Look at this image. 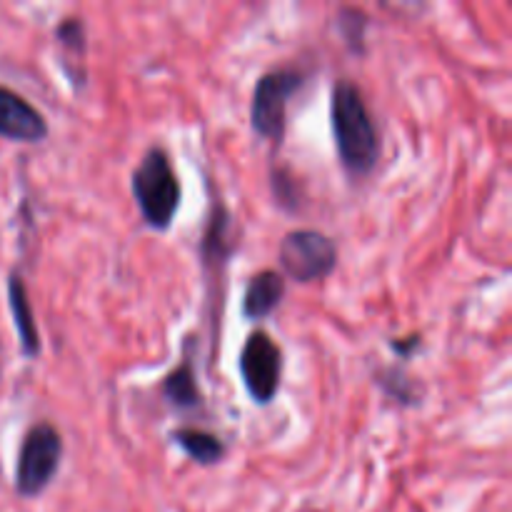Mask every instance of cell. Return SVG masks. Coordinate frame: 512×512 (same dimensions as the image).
Returning a JSON list of instances; mask_svg holds the SVG:
<instances>
[{
	"label": "cell",
	"mask_w": 512,
	"mask_h": 512,
	"mask_svg": "<svg viewBox=\"0 0 512 512\" xmlns=\"http://www.w3.org/2000/svg\"><path fill=\"white\" fill-rule=\"evenodd\" d=\"M330 120H333L335 148L345 170L355 178L368 175L378 163L380 140L358 85L350 80H340L335 85L330 98Z\"/></svg>",
	"instance_id": "1"
},
{
	"label": "cell",
	"mask_w": 512,
	"mask_h": 512,
	"mask_svg": "<svg viewBox=\"0 0 512 512\" xmlns=\"http://www.w3.org/2000/svg\"><path fill=\"white\" fill-rule=\"evenodd\" d=\"M135 203L153 230H168L178 215L183 188L163 148H150L130 178Z\"/></svg>",
	"instance_id": "2"
},
{
	"label": "cell",
	"mask_w": 512,
	"mask_h": 512,
	"mask_svg": "<svg viewBox=\"0 0 512 512\" xmlns=\"http://www.w3.org/2000/svg\"><path fill=\"white\" fill-rule=\"evenodd\" d=\"M63 460V440L50 423H38L28 430L18 453L15 488L23 498L43 493L58 475Z\"/></svg>",
	"instance_id": "3"
},
{
	"label": "cell",
	"mask_w": 512,
	"mask_h": 512,
	"mask_svg": "<svg viewBox=\"0 0 512 512\" xmlns=\"http://www.w3.org/2000/svg\"><path fill=\"white\" fill-rule=\"evenodd\" d=\"M303 85V75L293 68H278L258 80L250 105V123L263 138L280 143L288 120V100Z\"/></svg>",
	"instance_id": "4"
},
{
	"label": "cell",
	"mask_w": 512,
	"mask_h": 512,
	"mask_svg": "<svg viewBox=\"0 0 512 512\" xmlns=\"http://www.w3.org/2000/svg\"><path fill=\"white\" fill-rule=\"evenodd\" d=\"M280 265L295 283H318L338 265V248L318 230H293L280 243Z\"/></svg>",
	"instance_id": "5"
},
{
	"label": "cell",
	"mask_w": 512,
	"mask_h": 512,
	"mask_svg": "<svg viewBox=\"0 0 512 512\" xmlns=\"http://www.w3.org/2000/svg\"><path fill=\"white\" fill-rule=\"evenodd\" d=\"M238 368L250 400L258 405L273 403L283 380V350L265 330L248 335L240 350Z\"/></svg>",
	"instance_id": "6"
},
{
	"label": "cell",
	"mask_w": 512,
	"mask_h": 512,
	"mask_svg": "<svg viewBox=\"0 0 512 512\" xmlns=\"http://www.w3.org/2000/svg\"><path fill=\"white\" fill-rule=\"evenodd\" d=\"M0 135L18 143H40L48 138V123L28 100L0 88Z\"/></svg>",
	"instance_id": "7"
},
{
	"label": "cell",
	"mask_w": 512,
	"mask_h": 512,
	"mask_svg": "<svg viewBox=\"0 0 512 512\" xmlns=\"http://www.w3.org/2000/svg\"><path fill=\"white\" fill-rule=\"evenodd\" d=\"M285 295V280L273 270H263L250 278L243 295V315L248 320H265L273 310H278Z\"/></svg>",
	"instance_id": "8"
},
{
	"label": "cell",
	"mask_w": 512,
	"mask_h": 512,
	"mask_svg": "<svg viewBox=\"0 0 512 512\" xmlns=\"http://www.w3.org/2000/svg\"><path fill=\"white\" fill-rule=\"evenodd\" d=\"M8 300H10V313H13L15 330H18L20 348L28 358H35L40 353V335L35 328L33 308L28 303V295H25L23 283L18 278L8 280Z\"/></svg>",
	"instance_id": "9"
},
{
	"label": "cell",
	"mask_w": 512,
	"mask_h": 512,
	"mask_svg": "<svg viewBox=\"0 0 512 512\" xmlns=\"http://www.w3.org/2000/svg\"><path fill=\"white\" fill-rule=\"evenodd\" d=\"M170 440L198 465H215L225 458V445L205 430L180 428L170 433Z\"/></svg>",
	"instance_id": "10"
},
{
	"label": "cell",
	"mask_w": 512,
	"mask_h": 512,
	"mask_svg": "<svg viewBox=\"0 0 512 512\" xmlns=\"http://www.w3.org/2000/svg\"><path fill=\"white\" fill-rule=\"evenodd\" d=\"M163 393L175 408H193V405L200 403L198 383H195L193 365L183 363L173 370V373L165 378Z\"/></svg>",
	"instance_id": "11"
},
{
	"label": "cell",
	"mask_w": 512,
	"mask_h": 512,
	"mask_svg": "<svg viewBox=\"0 0 512 512\" xmlns=\"http://www.w3.org/2000/svg\"><path fill=\"white\" fill-rule=\"evenodd\" d=\"M338 28L343 33L345 43H348L350 50H363V40H365V28H368V18H365L360 10L355 8H345L343 13L338 15Z\"/></svg>",
	"instance_id": "12"
},
{
	"label": "cell",
	"mask_w": 512,
	"mask_h": 512,
	"mask_svg": "<svg viewBox=\"0 0 512 512\" xmlns=\"http://www.w3.org/2000/svg\"><path fill=\"white\" fill-rule=\"evenodd\" d=\"M58 40L68 53H75L78 58L85 55V28L78 18H68L63 25L58 28Z\"/></svg>",
	"instance_id": "13"
},
{
	"label": "cell",
	"mask_w": 512,
	"mask_h": 512,
	"mask_svg": "<svg viewBox=\"0 0 512 512\" xmlns=\"http://www.w3.org/2000/svg\"><path fill=\"white\" fill-rule=\"evenodd\" d=\"M420 345V338L415 335V338H408V343H393V350L400 355H410V350H415Z\"/></svg>",
	"instance_id": "14"
}]
</instances>
